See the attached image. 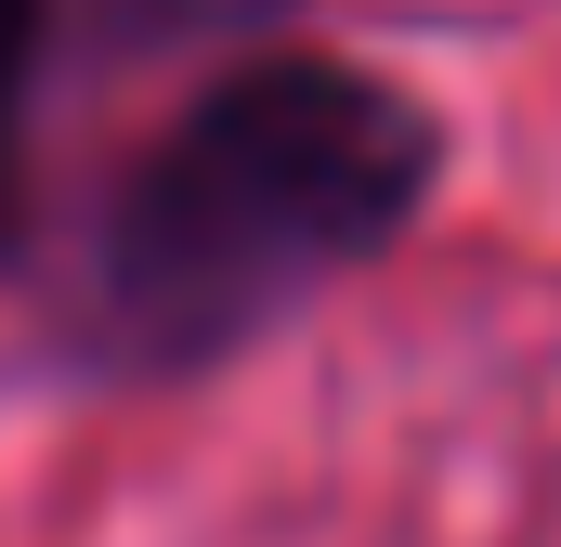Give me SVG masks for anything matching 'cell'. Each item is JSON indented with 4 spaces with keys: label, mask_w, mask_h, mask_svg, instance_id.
Here are the masks:
<instances>
[{
    "label": "cell",
    "mask_w": 561,
    "mask_h": 547,
    "mask_svg": "<svg viewBox=\"0 0 561 547\" xmlns=\"http://www.w3.org/2000/svg\"><path fill=\"white\" fill-rule=\"evenodd\" d=\"M431 183V118L327 53L236 66L157 143L105 222V313L144 365L222 352L287 287L366 261Z\"/></svg>",
    "instance_id": "1"
},
{
    "label": "cell",
    "mask_w": 561,
    "mask_h": 547,
    "mask_svg": "<svg viewBox=\"0 0 561 547\" xmlns=\"http://www.w3.org/2000/svg\"><path fill=\"white\" fill-rule=\"evenodd\" d=\"M26 39H39V0H0V131H13V92H26Z\"/></svg>",
    "instance_id": "2"
}]
</instances>
